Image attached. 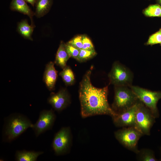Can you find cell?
I'll return each instance as SVG.
<instances>
[{"mask_svg": "<svg viewBox=\"0 0 161 161\" xmlns=\"http://www.w3.org/2000/svg\"><path fill=\"white\" fill-rule=\"evenodd\" d=\"M91 69L88 70L80 83L79 97L81 117L107 115L112 117L116 113L110 106L108 100V86L99 88L91 82Z\"/></svg>", "mask_w": 161, "mask_h": 161, "instance_id": "obj_1", "label": "cell"}, {"mask_svg": "<svg viewBox=\"0 0 161 161\" xmlns=\"http://www.w3.org/2000/svg\"><path fill=\"white\" fill-rule=\"evenodd\" d=\"M30 120L20 113H12L5 117L2 130V140L10 143L15 140L33 125Z\"/></svg>", "mask_w": 161, "mask_h": 161, "instance_id": "obj_2", "label": "cell"}, {"mask_svg": "<svg viewBox=\"0 0 161 161\" xmlns=\"http://www.w3.org/2000/svg\"><path fill=\"white\" fill-rule=\"evenodd\" d=\"M138 100L130 88L115 86L114 98L112 108L116 113H119L133 106Z\"/></svg>", "mask_w": 161, "mask_h": 161, "instance_id": "obj_3", "label": "cell"}, {"mask_svg": "<svg viewBox=\"0 0 161 161\" xmlns=\"http://www.w3.org/2000/svg\"><path fill=\"white\" fill-rule=\"evenodd\" d=\"M115 137L124 147L137 154L139 150L138 143L143 135L135 127L122 128L114 133Z\"/></svg>", "mask_w": 161, "mask_h": 161, "instance_id": "obj_4", "label": "cell"}, {"mask_svg": "<svg viewBox=\"0 0 161 161\" xmlns=\"http://www.w3.org/2000/svg\"><path fill=\"white\" fill-rule=\"evenodd\" d=\"M138 99L151 112L156 118L159 116L157 105L161 99V92L153 91L137 86L129 87Z\"/></svg>", "mask_w": 161, "mask_h": 161, "instance_id": "obj_5", "label": "cell"}, {"mask_svg": "<svg viewBox=\"0 0 161 161\" xmlns=\"http://www.w3.org/2000/svg\"><path fill=\"white\" fill-rule=\"evenodd\" d=\"M155 118L150 110L139 100L136 113L135 127L143 135H150Z\"/></svg>", "mask_w": 161, "mask_h": 161, "instance_id": "obj_6", "label": "cell"}, {"mask_svg": "<svg viewBox=\"0 0 161 161\" xmlns=\"http://www.w3.org/2000/svg\"><path fill=\"white\" fill-rule=\"evenodd\" d=\"M110 83L115 86L130 87L131 85L133 75L127 68L118 62H115L108 75Z\"/></svg>", "mask_w": 161, "mask_h": 161, "instance_id": "obj_7", "label": "cell"}, {"mask_svg": "<svg viewBox=\"0 0 161 161\" xmlns=\"http://www.w3.org/2000/svg\"><path fill=\"white\" fill-rule=\"evenodd\" d=\"M72 137L69 127H62L55 135L52 147L55 154L64 155L68 153L72 144Z\"/></svg>", "mask_w": 161, "mask_h": 161, "instance_id": "obj_8", "label": "cell"}, {"mask_svg": "<svg viewBox=\"0 0 161 161\" xmlns=\"http://www.w3.org/2000/svg\"><path fill=\"white\" fill-rule=\"evenodd\" d=\"M56 118L54 111L52 109H44L40 112L37 120L31 128L35 136L37 137L41 134L51 129Z\"/></svg>", "mask_w": 161, "mask_h": 161, "instance_id": "obj_9", "label": "cell"}, {"mask_svg": "<svg viewBox=\"0 0 161 161\" xmlns=\"http://www.w3.org/2000/svg\"><path fill=\"white\" fill-rule=\"evenodd\" d=\"M133 106L112 117L113 123L116 127H135V115L139 101Z\"/></svg>", "mask_w": 161, "mask_h": 161, "instance_id": "obj_10", "label": "cell"}, {"mask_svg": "<svg viewBox=\"0 0 161 161\" xmlns=\"http://www.w3.org/2000/svg\"><path fill=\"white\" fill-rule=\"evenodd\" d=\"M47 101L54 110L60 112L70 104L71 98L67 90L62 88L56 93H51Z\"/></svg>", "mask_w": 161, "mask_h": 161, "instance_id": "obj_11", "label": "cell"}, {"mask_svg": "<svg viewBox=\"0 0 161 161\" xmlns=\"http://www.w3.org/2000/svg\"><path fill=\"white\" fill-rule=\"evenodd\" d=\"M57 76L54 63L49 62L46 65L43 76V80L49 91L54 89Z\"/></svg>", "mask_w": 161, "mask_h": 161, "instance_id": "obj_12", "label": "cell"}, {"mask_svg": "<svg viewBox=\"0 0 161 161\" xmlns=\"http://www.w3.org/2000/svg\"><path fill=\"white\" fill-rule=\"evenodd\" d=\"M10 8L13 11H17L27 15L31 20V24H34L33 17L35 15V13L31 10L24 0H12Z\"/></svg>", "mask_w": 161, "mask_h": 161, "instance_id": "obj_13", "label": "cell"}, {"mask_svg": "<svg viewBox=\"0 0 161 161\" xmlns=\"http://www.w3.org/2000/svg\"><path fill=\"white\" fill-rule=\"evenodd\" d=\"M44 153L42 151L17 150L15 154V160L17 161H36L38 157Z\"/></svg>", "mask_w": 161, "mask_h": 161, "instance_id": "obj_14", "label": "cell"}, {"mask_svg": "<svg viewBox=\"0 0 161 161\" xmlns=\"http://www.w3.org/2000/svg\"><path fill=\"white\" fill-rule=\"evenodd\" d=\"M69 58L66 50L65 44L61 41L57 52L55 63L63 69L66 66L67 62Z\"/></svg>", "mask_w": 161, "mask_h": 161, "instance_id": "obj_15", "label": "cell"}, {"mask_svg": "<svg viewBox=\"0 0 161 161\" xmlns=\"http://www.w3.org/2000/svg\"><path fill=\"white\" fill-rule=\"evenodd\" d=\"M35 27L34 24L30 25L27 20L24 19L18 23L17 30L24 38L32 41V35Z\"/></svg>", "mask_w": 161, "mask_h": 161, "instance_id": "obj_16", "label": "cell"}, {"mask_svg": "<svg viewBox=\"0 0 161 161\" xmlns=\"http://www.w3.org/2000/svg\"><path fill=\"white\" fill-rule=\"evenodd\" d=\"M53 3V0H38L35 7V16L40 18L46 14L50 10Z\"/></svg>", "mask_w": 161, "mask_h": 161, "instance_id": "obj_17", "label": "cell"}, {"mask_svg": "<svg viewBox=\"0 0 161 161\" xmlns=\"http://www.w3.org/2000/svg\"><path fill=\"white\" fill-rule=\"evenodd\" d=\"M65 84L68 86L73 84L75 82L74 73L71 68L66 66L59 73Z\"/></svg>", "mask_w": 161, "mask_h": 161, "instance_id": "obj_18", "label": "cell"}, {"mask_svg": "<svg viewBox=\"0 0 161 161\" xmlns=\"http://www.w3.org/2000/svg\"><path fill=\"white\" fill-rule=\"evenodd\" d=\"M137 158L140 161H157L154 153L153 151L147 148H143L139 150L136 154Z\"/></svg>", "mask_w": 161, "mask_h": 161, "instance_id": "obj_19", "label": "cell"}, {"mask_svg": "<svg viewBox=\"0 0 161 161\" xmlns=\"http://www.w3.org/2000/svg\"><path fill=\"white\" fill-rule=\"evenodd\" d=\"M143 13L147 17H161V6L157 4L150 5L143 10Z\"/></svg>", "mask_w": 161, "mask_h": 161, "instance_id": "obj_20", "label": "cell"}, {"mask_svg": "<svg viewBox=\"0 0 161 161\" xmlns=\"http://www.w3.org/2000/svg\"><path fill=\"white\" fill-rule=\"evenodd\" d=\"M97 53L95 49L91 50L81 49L76 60L80 62L85 61L95 56Z\"/></svg>", "mask_w": 161, "mask_h": 161, "instance_id": "obj_21", "label": "cell"}, {"mask_svg": "<svg viewBox=\"0 0 161 161\" xmlns=\"http://www.w3.org/2000/svg\"><path fill=\"white\" fill-rule=\"evenodd\" d=\"M156 44H160L161 46V28L157 31L150 35L145 44V45L151 46Z\"/></svg>", "mask_w": 161, "mask_h": 161, "instance_id": "obj_22", "label": "cell"}, {"mask_svg": "<svg viewBox=\"0 0 161 161\" xmlns=\"http://www.w3.org/2000/svg\"><path fill=\"white\" fill-rule=\"evenodd\" d=\"M67 43L78 49H82V35H78L75 37Z\"/></svg>", "mask_w": 161, "mask_h": 161, "instance_id": "obj_23", "label": "cell"}, {"mask_svg": "<svg viewBox=\"0 0 161 161\" xmlns=\"http://www.w3.org/2000/svg\"><path fill=\"white\" fill-rule=\"evenodd\" d=\"M66 51L69 57L76 59L78 57L80 49L67 43L65 44Z\"/></svg>", "mask_w": 161, "mask_h": 161, "instance_id": "obj_24", "label": "cell"}, {"mask_svg": "<svg viewBox=\"0 0 161 161\" xmlns=\"http://www.w3.org/2000/svg\"><path fill=\"white\" fill-rule=\"evenodd\" d=\"M83 49H94V47L90 39L85 35H82Z\"/></svg>", "mask_w": 161, "mask_h": 161, "instance_id": "obj_25", "label": "cell"}, {"mask_svg": "<svg viewBox=\"0 0 161 161\" xmlns=\"http://www.w3.org/2000/svg\"><path fill=\"white\" fill-rule=\"evenodd\" d=\"M38 0H24L26 2L30 4L33 7L35 6V3Z\"/></svg>", "mask_w": 161, "mask_h": 161, "instance_id": "obj_26", "label": "cell"}, {"mask_svg": "<svg viewBox=\"0 0 161 161\" xmlns=\"http://www.w3.org/2000/svg\"><path fill=\"white\" fill-rule=\"evenodd\" d=\"M157 4L161 6V0H155Z\"/></svg>", "mask_w": 161, "mask_h": 161, "instance_id": "obj_27", "label": "cell"}, {"mask_svg": "<svg viewBox=\"0 0 161 161\" xmlns=\"http://www.w3.org/2000/svg\"><path fill=\"white\" fill-rule=\"evenodd\" d=\"M160 149H161V148H160Z\"/></svg>", "mask_w": 161, "mask_h": 161, "instance_id": "obj_28", "label": "cell"}]
</instances>
